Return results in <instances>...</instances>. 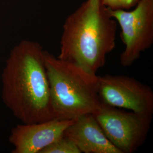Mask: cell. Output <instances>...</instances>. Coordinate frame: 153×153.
Returning <instances> with one entry per match:
<instances>
[{"mask_svg": "<svg viewBox=\"0 0 153 153\" xmlns=\"http://www.w3.org/2000/svg\"><path fill=\"white\" fill-rule=\"evenodd\" d=\"M44 50L38 42L23 40L12 49L2 74V99L22 124L55 119Z\"/></svg>", "mask_w": 153, "mask_h": 153, "instance_id": "cell-1", "label": "cell"}, {"mask_svg": "<svg viewBox=\"0 0 153 153\" xmlns=\"http://www.w3.org/2000/svg\"><path fill=\"white\" fill-rule=\"evenodd\" d=\"M117 22L101 0H86L66 18L57 58L97 75L116 47Z\"/></svg>", "mask_w": 153, "mask_h": 153, "instance_id": "cell-2", "label": "cell"}, {"mask_svg": "<svg viewBox=\"0 0 153 153\" xmlns=\"http://www.w3.org/2000/svg\"><path fill=\"white\" fill-rule=\"evenodd\" d=\"M43 56L55 118L74 120L93 114L101 108L97 75L90 74L47 51L44 50Z\"/></svg>", "mask_w": 153, "mask_h": 153, "instance_id": "cell-3", "label": "cell"}, {"mask_svg": "<svg viewBox=\"0 0 153 153\" xmlns=\"http://www.w3.org/2000/svg\"><path fill=\"white\" fill-rule=\"evenodd\" d=\"M93 115L105 136L121 153H134L142 146L153 117L104 104Z\"/></svg>", "mask_w": 153, "mask_h": 153, "instance_id": "cell-4", "label": "cell"}, {"mask_svg": "<svg viewBox=\"0 0 153 153\" xmlns=\"http://www.w3.org/2000/svg\"><path fill=\"white\" fill-rule=\"evenodd\" d=\"M109 11L120 26L121 39L125 45L120 57L121 65L130 66L153 44V0H139L131 11Z\"/></svg>", "mask_w": 153, "mask_h": 153, "instance_id": "cell-5", "label": "cell"}, {"mask_svg": "<svg viewBox=\"0 0 153 153\" xmlns=\"http://www.w3.org/2000/svg\"><path fill=\"white\" fill-rule=\"evenodd\" d=\"M97 88L102 104L153 115V91L134 78L110 74L98 76Z\"/></svg>", "mask_w": 153, "mask_h": 153, "instance_id": "cell-6", "label": "cell"}, {"mask_svg": "<svg viewBox=\"0 0 153 153\" xmlns=\"http://www.w3.org/2000/svg\"><path fill=\"white\" fill-rule=\"evenodd\" d=\"M74 120L55 118L39 123L17 125L11 129L9 138V142L14 146L11 152L39 153L61 137Z\"/></svg>", "mask_w": 153, "mask_h": 153, "instance_id": "cell-7", "label": "cell"}, {"mask_svg": "<svg viewBox=\"0 0 153 153\" xmlns=\"http://www.w3.org/2000/svg\"><path fill=\"white\" fill-rule=\"evenodd\" d=\"M64 134L76 143L81 153H121L105 136L92 114L74 119Z\"/></svg>", "mask_w": 153, "mask_h": 153, "instance_id": "cell-8", "label": "cell"}, {"mask_svg": "<svg viewBox=\"0 0 153 153\" xmlns=\"http://www.w3.org/2000/svg\"><path fill=\"white\" fill-rule=\"evenodd\" d=\"M39 153H81L76 143L64 134Z\"/></svg>", "mask_w": 153, "mask_h": 153, "instance_id": "cell-9", "label": "cell"}, {"mask_svg": "<svg viewBox=\"0 0 153 153\" xmlns=\"http://www.w3.org/2000/svg\"><path fill=\"white\" fill-rule=\"evenodd\" d=\"M104 5L112 10H128L134 7L139 0H101Z\"/></svg>", "mask_w": 153, "mask_h": 153, "instance_id": "cell-10", "label": "cell"}]
</instances>
